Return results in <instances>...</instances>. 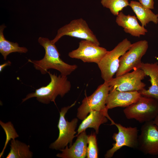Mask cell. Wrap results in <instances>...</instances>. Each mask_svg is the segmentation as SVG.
I'll use <instances>...</instances> for the list:
<instances>
[{
    "instance_id": "cell-19",
    "label": "cell",
    "mask_w": 158,
    "mask_h": 158,
    "mask_svg": "<svg viewBox=\"0 0 158 158\" xmlns=\"http://www.w3.org/2000/svg\"><path fill=\"white\" fill-rule=\"evenodd\" d=\"M6 27L4 25H1L0 26V53L5 60L7 56L10 53L16 52L25 53L28 51L26 47H20L17 43L10 42L6 39L4 34V30Z\"/></svg>"
},
{
    "instance_id": "cell-4",
    "label": "cell",
    "mask_w": 158,
    "mask_h": 158,
    "mask_svg": "<svg viewBox=\"0 0 158 158\" xmlns=\"http://www.w3.org/2000/svg\"><path fill=\"white\" fill-rule=\"evenodd\" d=\"M131 44L127 38L125 39L112 50L108 51L97 64L105 82H108L113 78L119 66L120 57L129 49Z\"/></svg>"
},
{
    "instance_id": "cell-1",
    "label": "cell",
    "mask_w": 158,
    "mask_h": 158,
    "mask_svg": "<svg viewBox=\"0 0 158 158\" xmlns=\"http://www.w3.org/2000/svg\"><path fill=\"white\" fill-rule=\"evenodd\" d=\"M38 42L44 48L45 51L44 57L40 60H31L35 68L40 71L43 75L46 74L48 70L53 69L59 71L61 75L67 76L77 68L76 65H70L63 61L60 57V54L55 45L51 40L46 37H40Z\"/></svg>"
},
{
    "instance_id": "cell-2",
    "label": "cell",
    "mask_w": 158,
    "mask_h": 158,
    "mask_svg": "<svg viewBox=\"0 0 158 158\" xmlns=\"http://www.w3.org/2000/svg\"><path fill=\"white\" fill-rule=\"evenodd\" d=\"M50 81L47 85L37 89L34 92L27 94L22 99V103L33 97H36L39 102L48 104L51 102L55 103L57 97H63L70 90L71 85L67 76L60 75H57L48 71Z\"/></svg>"
},
{
    "instance_id": "cell-24",
    "label": "cell",
    "mask_w": 158,
    "mask_h": 158,
    "mask_svg": "<svg viewBox=\"0 0 158 158\" xmlns=\"http://www.w3.org/2000/svg\"><path fill=\"white\" fill-rule=\"evenodd\" d=\"M11 62L9 60L8 61L0 65V72H1L4 68L6 66H10L11 64Z\"/></svg>"
},
{
    "instance_id": "cell-18",
    "label": "cell",
    "mask_w": 158,
    "mask_h": 158,
    "mask_svg": "<svg viewBox=\"0 0 158 158\" xmlns=\"http://www.w3.org/2000/svg\"><path fill=\"white\" fill-rule=\"evenodd\" d=\"M129 6L135 14L142 26H146L151 21L156 24L158 23V14H155L150 9L145 7L139 2L131 1Z\"/></svg>"
},
{
    "instance_id": "cell-21",
    "label": "cell",
    "mask_w": 158,
    "mask_h": 158,
    "mask_svg": "<svg viewBox=\"0 0 158 158\" xmlns=\"http://www.w3.org/2000/svg\"><path fill=\"white\" fill-rule=\"evenodd\" d=\"M101 3L105 7L109 9L114 16H118L123 8L129 6L128 0H101Z\"/></svg>"
},
{
    "instance_id": "cell-15",
    "label": "cell",
    "mask_w": 158,
    "mask_h": 158,
    "mask_svg": "<svg viewBox=\"0 0 158 158\" xmlns=\"http://www.w3.org/2000/svg\"><path fill=\"white\" fill-rule=\"evenodd\" d=\"M140 68L146 76L150 78L151 85L147 90L144 88L138 92L141 95L153 98L158 102V62H142Z\"/></svg>"
},
{
    "instance_id": "cell-17",
    "label": "cell",
    "mask_w": 158,
    "mask_h": 158,
    "mask_svg": "<svg viewBox=\"0 0 158 158\" xmlns=\"http://www.w3.org/2000/svg\"><path fill=\"white\" fill-rule=\"evenodd\" d=\"M108 110L91 111L80 125L77 130V134L75 136L88 128H93L96 133L98 134L100 126L107 122L108 119L110 118L108 114Z\"/></svg>"
},
{
    "instance_id": "cell-25",
    "label": "cell",
    "mask_w": 158,
    "mask_h": 158,
    "mask_svg": "<svg viewBox=\"0 0 158 158\" xmlns=\"http://www.w3.org/2000/svg\"><path fill=\"white\" fill-rule=\"evenodd\" d=\"M154 123L157 126L158 128V114L153 120Z\"/></svg>"
},
{
    "instance_id": "cell-23",
    "label": "cell",
    "mask_w": 158,
    "mask_h": 158,
    "mask_svg": "<svg viewBox=\"0 0 158 158\" xmlns=\"http://www.w3.org/2000/svg\"><path fill=\"white\" fill-rule=\"evenodd\" d=\"M139 2L145 7L150 9L154 8L153 0H139Z\"/></svg>"
},
{
    "instance_id": "cell-5",
    "label": "cell",
    "mask_w": 158,
    "mask_h": 158,
    "mask_svg": "<svg viewBox=\"0 0 158 158\" xmlns=\"http://www.w3.org/2000/svg\"><path fill=\"white\" fill-rule=\"evenodd\" d=\"M111 88L107 82L99 85L90 95L83 99L81 105L78 109L77 116L83 120L92 111H101L108 110L106 102Z\"/></svg>"
},
{
    "instance_id": "cell-16",
    "label": "cell",
    "mask_w": 158,
    "mask_h": 158,
    "mask_svg": "<svg viewBox=\"0 0 158 158\" xmlns=\"http://www.w3.org/2000/svg\"><path fill=\"white\" fill-rule=\"evenodd\" d=\"M116 22L118 25L124 28L126 32L133 36L139 37L147 32L144 27L139 25L135 16L126 15L120 11L117 16Z\"/></svg>"
},
{
    "instance_id": "cell-8",
    "label": "cell",
    "mask_w": 158,
    "mask_h": 158,
    "mask_svg": "<svg viewBox=\"0 0 158 158\" xmlns=\"http://www.w3.org/2000/svg\"><path fill=\"white\" fill-rule=\"evenodd\" d=\"M64 35L91 41L100 45L96 35L89 28L87 22L82 18L71 20L58 30L57 33L51 42L55 44Z\"/></svg>"
},
{
    "instance_id": "cell-11",
    "label": "cell",
    "mask_w": 158,
    "mask_h": 158,
    "mask_svg": "<svg viewBox=\"0 0 158 158\" xmlns=\"http://www.w3.org/2000/svg\"><path fill=\"white\" fill-rule=\"evenodd\" d=\"M105 48L87 40H81L78 47L68 53L71 58L79 59L85 63L97 64L108 52Z\"/></svg>"
},
{
    "instance_id": "cell-12",
    "label": "cell",
    "mask_w": 158,
    "mask_h": 158,
    "mask_svg": "<svg viewBox=\"0 0 158 158\" xmlns=\"http://www.w3.org/2000/svg\"><path fill=\"white\" fill-rule=\"evenodd\" d=\"M137 149L145 154L158 155V128L153 120L145 122L142 126Z\"/></svg>"
},
{
    "instance_id": "cell-13",
    "label": "cell",
    "mask_w": 158,
    "mask_h": 158,
    "mask_svg": "<svg viewBox=\"0 0 158 158\" xmlns=\"http://www.w3.org/2000/svg\"><path fill=\"white\" fill-rule=\"evenodd\" d=\"M141 96L138 91L123 92L111 90L107 99L106 107L108 109L118 107H126L136 102Z\"/></svg>"
},
{
    "instance_id": "cell-9",
    "label": "cell",
    "mask_w": 158,
    "mask_h": 158,
    "mask_svg": "<svg viewBox=\"0 0 158 158\" xmlns=\"http://www.w3.org/2000/svg\"><path fill=\"white\" fill-rule=\"evenodd\" d=\"M146 76L142 70L137 68L131 72L113 78L107 82L111 90L115 89L123 92L139 91L145 88L146 84L142 80Z\"/></svg>"
},
{
    "instance_id": "cell-10",
    "label": "cell",
    "mask_w": 158,
    "mask_h": 158,
    "mask_svg": "<svg viewBox=\"0 0 158 158\" xmlns=\"http://www.w3.org/2000/svg\"><path fill=\"white\" fill-rule=\"evenodd\" d=\"M111 121V125H114L117 128L118 132L113 134L112 138L115 142L112 144L113 147L107 152L105 157H112L116 151L123 146L137 149L138 136L137 128L126 127L120 123H115L112 120Z\"/></svg>"
},
{
    "instance_id": "cell-20",
    "label": "cell",
    "mask_w": 158,
    "mask_h": 158,
    "mask_svg": "<svg viewBox=\"0 0 158 158\" xmlns=\"http://www.w3.org/2000/svg\"><path fill=\"white\" fill-rule=\"evenodd\" d=\"M10 150L6 158H31L33 153L30 146L19 140L13 139L11 141Z\"/></svg>"
},
{
    "instance_id": "cell-6",
    "label": "cell",
    "mask_w": 158,
    "mask_h": 158,
    "mask_svg": "<svg viewBox=\"0 0 158 158\" xmlns=\"http://www.w3.org/2000/svg\"><path fill=\"white\" fill-rule=\"evenodd\" d=\"M148 45L146 40H140L131 44L129 49L119 59V66L116 74L118 77L133 69L140 68L141 59L145 54Z\"/></svg>"
},
{
    "instance_id": "cell-7",
    "label": "cell",
    "mask_w": 158,
    "mask_h": 158,
    "mask_svg": "<svg viewBox=\"0 0 158 158\" xmlns=\"http://www.w3.org/2000/svg\"><path fill=\"white\" fill-rule=\"evenodd\" d=\"M76 101L70 106L61 108L57 127L59 130V135L57 139L49 146V148L56 150L64 149L68 144L69 147L72 145L73 140L75 136L74 135L78 122V119L75 118L70 122L66 120L65 116L68 110L74 106Z\"/></svg>"
},
{
    "instance_id": "cell-14",
    "label": "cell",
    "mask_w": 158,
    "mask_h": 158,
    "mask_svg": "<svg viewBox=\"0 0 158 158\" xmlns=\"http://www.w3.org/2000/svg\"><path fill=\"white\" fill-rule=\"evenodd\" d=\"M73 145L68 147L67 146L60 150L62 152L56 156L62 158H84L86 157L88 144V135L85 130L81 132L77 136Z\"/></svg>"
},
{
    "instance_id": "cell-3",
    "label": "cell",
    "mask_w": 158,
    "mask_h": 158,
    "mask_svg": "<svg viewBox=\"0 0 158 158\" xmlns=\"http://www.w3.org/2000/svg\"><path fill=\"white\" fill-rule=\"evenodd\" d=\"M123 111L127 119H134L140 123H144L153 120L158 114V102L153 98L141 95Z\"/></svg>"
},
{
    "instance_id": "cell-22",
    "label": "cell",
    "mask_w": 158,
    "mask_h": 158,
    "mask_svg": "<svg viewBox=\"0 0 158 158\" xmlns=\"http://www.w3.org/2000/svg\"><path fill=\"white\" fill-rule=\"evenodd\" d=\"M87 141L88 146L87 147L86 157L98 158V150L96 135L95 134H91L88 135Z\"/></svg>"
}]
</instances>
